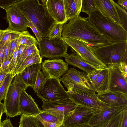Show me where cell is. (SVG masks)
<instances>
[{"label":"cell","instance_id":"cell-35","mask_svg":"<svg viewBox=\"0 0 127 127\" xmlns=\"http://www.w3.org/2000/svg\"><path fill=\"white\" fill-rule=\"evenodd\" d=\"M123 116V110L121 111L111 119L108 127H121Z\"/></svg>","mask_w":127,"mask_h":127},{"label":"cell","instance_id":"cell-44","mask_svg":"<svg viewBox=\"0 0 127 127\" xmlns=\"http://www.w3.org/2000/svg\"><path fill=\"white\" fill-rule=\"evenodd\" d=\"M27 46L26 45H19V46L18 50L16 65L18 62L20 58L21 57L25 48Z\"/></svg>","mask_w":127,"mask_h":127},{"label":"cell","instance_id":"cell-51","mask_svg":"<svg viewBox=\"0 0 127 127\" xmlns=\"http://www.w3.org/2000/svg\"><path fill=\"white\" fill-rule=\"evenodd\" d=\"M5 32V30H3L0 29V42L1 41Z\"/></svg>","mask_w":127,"mask_h":127},{"label":"cell","instance_id":"cell-18","mask_svg":"<svg viewBox=\"0 0 127 127\" xmlns=\"http://www.w3.org/2000/svg\"><path fill=\"white\" fill-rule=\"evenodd\" d=\"M97 95L101 101L107 104L127 106V93L108 90Z\"/></svg>","mask_w":127,"mask_h":127},{"label":"cell","instance_id":"cell-42","mask_svg":"<svg viewBox=\"0 0 127 127\" xmlns=\"http://www.w3.org/2000/svg\"><path fill=\"white\" fill-rule=\"evenodd\" d=\"M17 39L11 42L8 59H10L12 57L17 43Z\"/></svg>","mask_w":127,"mask_h":127},{"label":"cell","instance_id":"cell-50","mask_svg":"<svg viewBox=\"0 0 127 127\" xmlns=\"http://www.w3.org/2000/svg\"><path fill=\"white\" fill-rule=\"evenodd\" d=\"M8 73L6 72L1 70L0 72V87L2 84Z\"/></svg>","mask_w":127,"mask_h":127},{"label":"cell","instance_id":"cell-1","mask_svg":"<svg viewBox=\"0 0 127 127\" xmlns=\"http://www.w3.org/2000/svg\"><path fill=\"white\" fill-rule=\"evenodd\" d=\"M63 38H71L84 42L88 46L99 47L115 43L99 32L87 18L80 15L64 24Z\"/></svg>","mask_w":127,"mask_h":127},{"label":"cell","instance_id":"cell-54","mask_svg":"<svg viewBox=\"0 0 127 127\" xmlns=\"http://www.w3.org/2000/svg\"><path fill=\"white\" fill-rule=\"evenodd\" d=\"M47 0H41V2L43 5H45L47 2Z\"/></svg>","mask_w":127,"mask_h":127},{"label":"cell","instance_id":"cell-32","mask_svg":"<svg viewBox=\"0 0 127 127\" xmlns=\"http://www.w3.org/2000/svg\"><path fill=\"white\" fill-rule=\"evenodd\" d=\"M97 9L95 0H82L81 11L88 16Z\"/></svg>","mask_w":127,"mask_h":127},{"label":"cell","instance_id":"cell-45","mask_svg":"<svg viewBox=\"0 0 127 127\" xmlns=\"http://www.w3.org/2000/svg\"><path fill=\"white\" fill-rule=\"evenodd\" d=\"M11 42H9L6 45L4 51V61L8 59L10 48Z\"/></svg>","mask_w":127,"mask_h":127},{"label":"cell","instance_id":"cell-23","mask_svg":"<svg viewBox=\"0 0 127 127\" xmlns=\"http://www.w3.org/2000/svg\"><path fill=\"white\" fill-rule=\"evenodd\" d=\"M65 13L67 21L79 15L82 0H64Z\"/></svg>","mask_w":127,"mask_h":127},{"label":"cell","instance_id":"cell-28","mask_svg":"<svg viewBox=\"0 0 127 127\" xmlns=\"http://www.w3.org/2000/svg\"><path fill=\"white\" fill-rule=\"evenodd\" d=\"M21 32L12 31L7 28L5 29V32L0 42V47L5 46L8 42L19 38Z\"/></svg>","mask_w":127,"mask_h":127},{"label":"cell","instance_id":"cell-20","mask_svg":"<svg viewBox=\"0 0 127 127\" xmlns=\"http://www.w3.org/2000/svg\"><path fill=\"white\" fill-rule=\"evenodd\" d=\"M24 89L22 92L19 100V106L21 114L35 116L41 110L34 99Z\"/></svg>","mask_w":127,"mask_h":127},{"label":"cell","instance_id":"cell-17","mask_svg":"<svg viewBox=\"0 0 127 127\" xmlns=\"http://www.w3.org/2000/svg\"><path fill=\"white\" fill-rule=\"evenodd\" d=\"M127 107L111 105L106 109L94 114L88 125L90 127L100 126Z\"/></svg>","mask_w":127,"mask_h":127},{"label":"cell","instance_id":"cell-57","mask_svg":"<svg viewBox=\"0 0 127 127\" xmlns=\"http://www.w3.org/2000/svg\"><path fill=\"white\" fill-rule=\"evenodd\" d=\"M0 127H1V126L0 125Z\"/></svg>","mask_w":127,"mask_h":127},{"label":"cell","instance_id":"cell-34","mask_svg":"<svg viewBox=\"0 0 127 127\" xmlns=\"http://www.w3.org/2000/svg\"><path fill=\"white\" fill-rule=\"evenodd\" d=\"M47 77H44L43 74L39 70L38 72L34 88L33 89L35 93H38L39 91L45 81Z\"/></svg>","mask_w":127,"mask_h":127},{"label":"cell","instance_id":"cell-43","mask_svg":"<svg viewBox=\"0 0 127 127\" xmlns=\"http://www.w3.org/2000/svg\"><path fill=\"white\" fill-rule=\"evenodd\" d=\"M44 127H60L62 124L56 123L42 121L40 122Z\"/></svg>","mask_w":127,"mask_h":127},{"label":"cell","instance_id":"cell-37","mask_svg":"<svg viewBox=\"0 0 127 127\" xmlns=\"http://www.w3.org/2000/svg\"><path fill=\"white\" fill-rule=\"evenodd\" d=\"M19 0H0V7L6 11Z\"/></svg>","mask_w":127,"mask_h":127},{"label":"cell","instance_id":"cell-9","mask_svg":"<svg viewBox=\"0 0 127 127\" xmlns=\"http://www.w3.org/2000/svg\"><path fill=\"white\" fill-rule=\"evenodd\" d=\"M38 43L41 57L52 60L63 57L69 46L62 38H44Z\"/></svg>","mask_w":127,"mask_h":127},{"label":"cell","instance_id":"cell-15","mask_svg":"<svg viewBox=\"0 0 127 127\" xmlns=\"http://www.w3.org/2000/svg\"><path fill=\"white\" fill-rule=\"evenodd\" d=\"M6 11V19L9 24L7 29L19 32L27 31L29 21L20 10L12 6Z\"/></svg>","mask_w":127,"mask_h":127},{"label":"cell","instance_id":"cell-10","mask_svg":"<svg viewBox=\"0 0 127 127\" xmlns=\"http://www.w3.org/2000/svg\"><path fill=\"white\" fill-rule=\"evenodd\" d=\"M62 39L83 60L97 69L102 70L107 67L96 57L89 46L85 43L71 38L62 37Z\"/></svg>","mask_w":127,"mask_h":127},{"label":"cell","instance_id":"cell-13","mask_svg":"<svg viewBox=\"0 0 127 127\" xmlns=\"http://www.w3.org/2000/svg\"><path fill=\"white\" fill-rule=\"evenodd\" d=\"M87 75L84 71H79L71 68L62 77L60 78V80L66 88L71 86L85 90H93V87L88 80Z\"/></svg>","mask_w":127,"mask_h":127},{"label":"cell","instance_id":"cell-30","mask_svg":"<svg viewBox=\"0 0 127 127\" xmlns=\"http://www.w3.org/2000/svg\"><path fill=\"white\" fill-rule=\"evenodd\" d=\"M35 53H39V51L37 48V47L34 45L27 46L17 64L12 74L18 70L22 62L27 57Z\"/></svg>","mask_w":127,"mask_h":127},{"label":"cell","instance_id":"cell-56","mask_svg":"<svg viewBox=\"0 0 127 127\" xmlns=\"http://www.w3.org/2000/svg\"><path fill=\"white\" fill-rule=\"evenodd\" d=\"M19 127H21L20 125H19Z\"/></svg>","mask_w":127,"mask_h":127},{"label":"cell","instance_id":"cell-48","mask_svg":"<svg viewBox=\"0 0 127 127\" xmlns=\"http://www.w3.org/2000/svg\"><path fill=\"white\" fill-rule=\"evenodd\" d=\"M118 4L125 10H127V0H118Z\"/></svg>","mask_w":127,"mask_h":127},{"label":"cell","instance_id":"cell-19","mask_svg":"<svg viewBox=\"0 0 127 127\" xmlns=\"http://www.w3.org/2000/svg\"><path fill=\"white\" fill-rule=\"evenodd\" d=\"M45 5L49 13L57 23L64 24L67 21L64 0H47Z\"/></svg>","mask_w":127,"mask_h":127},{"label":"cell","instance_id":"cell-22","mask_svg":"<svg viewBox=\"0 0 127 127\" xmlns=\"http://www.w3.org/2000/svg\"><path fill=\"white\" fill-rule=\"evenodd\" d=\"M42 63L33 64L26 68L20 73L22 78L28 87L33 89L38 71L41 69Z\"/></svg>","mask_w":127,"mask_h":127},{"label":"cell","instance_id":"cell-3","mask_svg":"<svg viewBox=\"0 0 127 127\" xmlns=\"http://www.w3.org/2000/svg\"><path fill=\"white\" fill-rule=\"evenodd\" d=\"M87 18L99 32L114 42L127 41V31L122 26L104 15L97 8Z\"/></svg>","mask_w":127,"mask_h":127},{"label":"cell","instance_id":"cell-27","mask_svg":"<svg viewBox=\"0 0 127 127\" xmlns=\"http://www.w3.org/2000/svg\"><path fill=\"white\" fill-rule=\"evenodd\" d=\"M17 42L20 45H24L27 46L34 45L37 47L39 43L37 40L31 35L27 31L21 32Z\"/></svg>","mask_w":127,"mask_h":127},{"label":"cell","instance_id":"cell-49","mask_svg":"<svg viewBox=\"0 0 127 127\" xmlns=\"http://www.w3.org/2000/svg\"><path fill=\"white\" fill-rule=\"evenodd\" d=\"M6 45L3 47H0V62L1 64H2L4 61V51Z\"/></svg>","mask_w":127,"mask_h":127},{"label":"cell","instance_id":"cell-31","mask_svg":"<svg viewBox=\"0 0 127 127\" xmlns=\"http://www.w3.org/2000/svg\"><path fill=\"white\" fill-rule=\"evenodd\" d=\"M34 116L40 122L44 121L49 122H55L61 124L63 125V122L57 117L42 110H41V112L40 113Z\"/></svg>","mask_w":127,"mask_h":127},{"label":"cell","instance_id":"cell-24","mask_svg":"<svg viewBox=\"0 0 127 127\" xmlns=\"http://www.w3.org/2000/svg\"><path fill=\"white\" fill-rule=\"evenodd\" d=\"M109 80V68L102 69L93 86V89L97 93L108 90Z\"/></svg>","mask_w":127,"mask_h":127},{"label":"cell","instance_id":"cell-6","mask_svg":"<svg viewBox=\"0 0 127 127\" xmlns=\"http://www.w3.org/2000/svg\"><path fill=\"white\" fill-rule=\"evenodd\" d=\"M11 83L4 100L7 118H13L21 114L19 106V100L22 91L28 87L24 82L20 73L16 74Z\"/></svg>","mask_w":127,"mask_h":127},{"label":"cell","instance_id":"cell-38","mask_svg":"<svg viewBox=\"0 0 127 127\" xmlns=\"http://www.w3.org/2000/svg\"><path fill=\"white\" fill-rule=\"evenodd\" d=\"M27 26L28 27L30 28L31 29L35 34L38 41L39 42L43 39L39 32L37 28L30 22L28 23Z\"/></svg>","mask_w":127,"mask_h":127},{"label":"cell","instance_id":"cell-41","mask_svg":"<svg viewBox=\"0 0 127 127\" xmlns=\"http://www.w3.org/2000/svg\"><path fill=\"white\" fill-rule=\"evenodd\" d=\"M121 127H127V107L123 110V116Z\"/></svg>","mask_w":127,"mask_h":127},{"label":"cell","instance_id":"cell-25","mask_svg":"<svg viewBox=\"0 0 127 127\" xmlns=\"http://www.w3.org/2000/svg\"><path fill=\"white\" fill-rule=\"evenodd\" d=\"M42 58L39 53L33 54L27 57L22 62L18 70L13 74L14 77L17 74L21 73L26 68L35 64L42 63Z\"/></svg>","mask_w":127,"mask_h":127},{"label":"cell","instance_id":"cell-12","mask_svg":"<svg viewBox=\"0 0 127 127\" xmlns=\"http://www.w3.org/2000/svg\"><path fill=\"white\" fill-rule=\"evenodd\" d=\"M42 101V110L56 116L63 122L65 116L73 110L77 105L70 99Z\"/></svg>","mask_w":127,"mask_h":127},{"label":"cell","instance_id":"cell-36","mask_svg":"<svg viewBox=\"0 0 127 127\" xmlns=\"http://www.w3.org/2000/svg\"><path fill=\"white\" fill-rule=\"evenodd\" d=\"M102 70H97L92 74H87V77L88 81L92 87L98 76L100 74Z\"/></svg>","mask_w":127,"mask_h":127},{"label":"cell","instance_id":"cell-7","mask_svg":"<svg viewBox=\"0 0 127 127\" xmlns=\"http://www.w3.org/2000/svg\"><path fill=\"white\" fill-rule=\"evenodd\" d=\"M97 9L115 23L127 31V13L125 10L112 0H95Z\"/></svg>","mask_w":127,"mask_h":127},{"label":"cell","instance_id":"cell-40","mask_svg":"<svg viewBox=\"0 0 127 127\" xmlns=\"http://www.w3.org/2000/svg\"><path fill=\"white\" fill-rule=\"evenodd\" d=\"M12 57L10 59H7L4 61L2 63L0 70L4 71L8 73V71L9 68Z\"/></svg>","mask_w":127,"mask_h":127},{"label":"cell","instance_id":"cell-46","mask_svg":"<svg viewBox=\"0 0 127 127\" xmlns=\"http://www.w3.org/2000/svg\"><path fill=\"white\" fill-rule=\"evenodd\" d=\"M1 127H14L9 119L7 118L2 122Z\"/></svg>","mask_w":127,"mask_h":127},{"label":"cell","instance_id":"cell-55","mask_svg":"<svg viewBox=\"0 0 127 127\" xmlns=\"http://www.w3.org/2000/svg\"><path fill=\"white\" fill-rule=\"evenodd\" d=\"M2 64H1L0 62V69L1 68V65H2Z\"/></svg>","mask_w":127,"mask_h":127},{"label":"cell","instance_id":"cell-8","mask_svg":"<svg viewBox=\"0 0 127 127\" xmlns=\"http://www.w3.org/2000/svg\"><path fill=\"white\" fill-rule=\"evenodd\" d=\"M46 77L42 87L37 94L38 98L45 101L70 99L66 91L61 84L60 79Z\"/></svg>","mask_w":127,"mask_h":127},{"label":"cell","instance_id":"cell-2","mask_svg":"<svg viewBox=\"0 0 127 127\" xmlns=\"http://www.w3.org/2000/svg\"><path fill=\"white\" fill-rule=\"evenodd\" d=\"M13 6L37 28L42 38L48 37L57 23L49 13L46 5L41 4L38 0H19Z\"/></svg>","mask_w":127,"mask_h":127},{"label":"cell","instance_id":"cell-14","mask_svg":"<svg viewBox=\"0 0 127 127\" xmlns=\"http://www.w3.org/2000/svg\"><path fill=\"white\" fill-rule=\"evenodd\" d=\"M68 68V64L62 59H48L42 63L41 69L45 77L59 78Z\"/></svg>","mask_w":127,"mask_h":127},{"label":"cell","instance_id":"cell-16","mask_svg":"<svg viewBox=\"0 0 127 127\" xmlns=\"http://www.w3.org/2000/svg\"><path fill=\"white\" fill-rule=\"evenodd\" d=\"M118 66L119 64L107 65L109 72L108 91L127 93V78L123 76Z\"/></svg>","mask_w":127,"mask_h":127},{"label":"cell","instance_id":"cell-53","mask_svg":"<svg viewBox=\"0 0 127 127\" xmlns=\"http://www.w3.org/2000/svg\"><path fill=\"white\" fill-rule=\"evenodd\" d=\"M60 127H65L63 126H61ZM90 127L88 125H79L78 126H76L73 127Z\"/></svg>","mask_w":127,"mask_h":127},{"label":"cell","instance_id":"cell-33","mask_svg":"<svg viewBox=\"0 0 127 127\" xmlns=\"http://www.w3.org/2000/svg\"><path fill=\"white\" fill-rule=\"evenodd\" d=\"M64 24H56L47 38L50 39L62 38L61 33Z\"/></svg>","mask_w":127,"mask_h":127},{"label":"cell","instance_id":"cell-39","mask_svg":"<svg viewBox=\"0 0 127 127\" xmlns=\"http://www.w3.org/2000/svg\"><path fill=\"white\" fill-rule=\"evenodd\" d=\"M118 68L124 78H127V62L123 61L119 64Z\"/></svg>","mask_w":127,"mask_h":127},{"label":"cell","instance_id":"cell-21","mask_svg":"<svg viewBox=\"0 0 127 127\" xmlns=\"http://www.w3.org/2000/svg\"><path fill=\"white\" fill-rule=\"evenodd\" d=\"M71 50L73 52L71 54L67 53L63 57L68 65L78 68L87 74H92L98 70L94 66L83 60L72 49Z\"/></svg>","mask_w":127,"mask_h":127},{"label":"cell","instance_id":"cell-26","mask_svg":"<svg viewBox=\"0 0 127 127\" xmlns=\"http://www.w3.org/2000/svg\"><path fill=\"white\" fill-rule=\"evenodd\" d=\"M19 125L21 127H43L40 123L34 116L21 115Z\"/></svg>","mask_w":127,"mask_h":127},{"label":"cell","instance_id":"cell-58","mask_svg":"<svg viewBox=\"0 0 127 127\" xmlns=\"http://www.w3.org/2000/svg\"><path fill=\"white\" fill-rule=\"evenodd\" d=\"M1 71V70H0V71Z\"/></svg>","mask_w":127,"mask_h":127},{"label":"cell","instance_id":"cell-47","mask_svg":"<svg viewBox=\"0 0 127 127\" xmlns=\"http://www.w3.org/2000/svg\"><path fill=\"white\" fill-rule=\"evenodd\" d=\"M5 113V110L4 104L0 102V125L1 126L2 123L1 118L2 115Z\"/></svg>","mask_w":127,"mask_h":127},{"label":"cell","instance_id":"cell-11","mask_svg":"<svg viewBox=\"0 0 127 127\" xmlns=\"http://www.w3.org/2000/svg\"><path fill=\"white\" fill-rule=\"evenodd\" d=\"M99 112L96 110L77 104L73 110L65 116L62 126L71 127L88 125L93 115Z\"/></svg>","mask_w":127,"mask_h":127},{"label":"cell","instance_id":"cell-52","mask_svg":"<svg viewBox=\"0 0 127 127\" xmlns=\"http://www.w3.org/2000/svg\"><path fill=\"white\" fill-rule=\"evenodd\" d=\"M111 119L110 120L106 122L101 126L99 127H108L110 124Z\"/></svg>","mask_w":127,"mask_h":127},{"label":"cell","instance_id":"cell-5","mask_svg":"<svg viewBox=\"0 0 127 127\" xmlns=\"http://www.w3.org/2000/svg\"><path fill=\"white\" fill-rule=\"evenodd\" d=\"M66 92L70 99L79 104L99 112L106 109L111 105L104 103L98 98L94 90H85L71 86L67 88Z\"/></svg>","mask_w":127,"mask_h":127},{"label":"cell","instance_id":"cell-4","mask_svg":"<svg viewBox=\"0 0 127 127\" xmlns=\"http://www.w3.org/2000/svg\"><path fill=\"white\" fill-rule=\"evenodd\" d=\"M89 47L96 57L107 66L123 61L127 62V41L99 47Z\"/></svg>","mask_w":127,"mask_h":127},{"label":"cell","instance_id":"cell-29","mask_svg":"<svg viewBox=\"0 0 127 127\" xmlns=\"http://www.w3.org/2000/svg\"><path fill=\"white\" fill-rule=\"evenodd\" d=\"M14 77L12 73H8L0 87V102L4 100Z\"/></svg>","mask_w":127,"mask_h":127}]
</instances>
